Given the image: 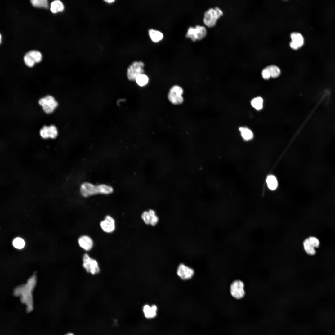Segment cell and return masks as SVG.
I'll return each mask as SVG.
<instances>
[{
  "instance_id": "cell-1",
  "label": "cell",
  "mask_w": 335,
  "mask_h": 335,
  "mask_svg": "<svg viewBox=\"0 0 335 335\" xmlns=\"http://www.w3.org/2000/svg\"><path fill=\"white\" fill-rule=\"evenodd\" d=\"M36 281L35 276L34 275L29 279L26 284L17 287L14 291L15 296L21 295V301L22 303L26 305V310L28 312H31L33 310L32 292L35 286Z\"/></svg>"
},
{
  "instance_id": "cell-2",
  "label": "cell",
  "mask_w": 335,
  "mask_h": 335,
  "mask_svg": "<svg viewBox=\"0 0 335 335\" xmlns=\"http://www.w3.org/2000/svg\"><path fill=\"white\" fill-rule=\"evenodd\" d=\"M113 187L104 184L94 185L88 182L83 183L80 187V192L84 197L98 194H109L113 192Z\"/></svg>"
},
{
  "instance_id": "cell-3",
  "label": "cell",
  "mask_w": 335,
  "mask_h": 335,
  "mask_svg": "<svg viewBox=\"0 0 335 335\" xmlns=\"http://www.w3.org/2000/svg\"><path fill=\"white\" fill-rule=\"evenodd\" d=\"M221 16L220 11L216 7L210 8L204 14L203 21L208 27H212L216 24L217 20Z\"/></svg>"
},
{
  "instance_id": "cell-4",
  "label": "cell",
  "mask_w": 335,
  "mask_h": 335,
  "mask_svg": "<svg viewBox=\"0 0 335 335\" xmlns=\"http://www.w3.org/2000/svg\"><path fill=\"white\" fill-rule=\"evenodd\" d=\"M144 63L141 61H135L128 67L127 70V76L131 81H135L139 75L144 74Z\"/></svg>"
},
{
  "instance_id": "cell-5",
  "label": "cell",
  "mask_w": 335,
  "mask_h": 335,
  "mask_svg": "<svg viewBox=\"0 0 335 335\" xmlns=\"http://www.w3.org/2000/svg\"><path fill=\"white\" fill-rule=\"evenodd\" d=\"M184 93L183 88L178 85L172 86L170 89L168 97L170 101L172 104L180 105L184 101L182 95Z\"/></svg>"
},
{
  "instance_id": "cell-6",
  "label": "cell",
  "mask_w": 335,
  "mask_h": 335,
  "mask_svg": "<svg viewBox=\"0 0 335 335\" xmlns=\"http://www.w3.org/2000/svg\"><path fill=\"white\" fill-rule=\"evenodd\" d=\"M38 103L42 106L44 111L47 114L52 113L58 105L57 101L51 95H47L40 99Z\"/></svg>"
},
{
  "instance_id": "cell-7",
  "label": "cell",
  "mask_w": 335,
  "mask_h": 335,
  "mask_svg": "<svg viewBox=\"0 0 335 335\" xmlns=\"http://www.w3.org/2000/svg\"><path fill=\"white\" fill-rule=\"evenodd\" d=\"M83 266L87 272L92 274L99 273L100 269L97 261L91 258L87 254L83 257Z\"/></svg>"
},
{
  "instance_id": "cell-8",
  "label": "cell",
  "mask_w": 335,
  "mask_h": 335,
  "mask_svg": "<svg viewBox=\"0 0 335 335\" xmlns=\"http://www.w3.org/2000/svg\"><path fill=\"white\" fill-rule=\"evenodd\" d=\"M243 283L239 280L234 281L230 287V293L232 296L236 299H239L243 298L245 295Z\"/></svg>"
},
{
  "instance_id": "cell-9",
  "label": "cell",
  "mask_w": 335,
  "mask_h": 335,
  "mask_svg": "<svg viewBox=\"0 0 335 335\" xmlns=\"http://www.w3.org/2000/svg\"><path fill=\"white\" fill-rule=\"evenodd\" d=\"M42 59L41 54L36 50H31L25 55L24 60L25 64L29 67H33L35 63L40 62Z\"/></svg>"
},
{
  "instance_id": "cell-10",
  "label": "cell",
  "mask_w": 335,
  "mask_h": 335,
  "mask_svg": "<svg viewBox=\"0 0 335 335\" xmlns=\"http://www.w3.org/2000/svg\"><path fill=\"white\" fill-rule=\"evenodd\" d=\"M194 273V270L192 269L183 264H181L179 265L177 270L178 275L184 280L191 279Z\"/></svg>"
},
{
  "instance_id": "cell-11",
  "label": "cell",
  "mask_w": 335,
  "mask_h": 335,
  "mask_svg": "<svg viewBox=\"0 0 335 335\" xmlns=\"http://www.w3.org/2000/svg\"><path fill=\"white\" fill-rule=\"evenodd\" d=\"M100 225L102 230L105 232L111 233L115 229V221L109 215L106 216L104 220L101 221Z\"/></svg>"
},
{
  "instance_id": "cell-12",
  "label": "cell",
  "mask_w": 335,
  "mask_h": 335,
  "mask_svg": "<svg viewBox=\"0 0 335 335\" xmlns=\"http://www.w3.org/2000/svg\"><path fill=\"white\" fill-rule=\"evenodd\" d=\"M292 39L290 42V45L291 48L294 50H297L303 45L304 39L302 35L300 33L294 32L290 35Z\"/></svg>"
},
{
  "instance_id": "cell-13",
  "label": "cell",
  "mask_w": 335,
  "mask_h": 335,
  "mask_svg": "<svg viewBox=\"0 0 335 335\" xmlns=\"http://www.w3.org/2000/svg\"><path fill=\"white\" fill-rule=\"evenodd\" d=\"M78 242L80 246L86 251L90 250L93 245L92 239L87 235L81 236L79 238Z\"/></svg>"
},
{
  "instance_id": "cell-14",
  "label": "cell",
  "mask_w": 335,
  "mask_h": 335,
  "mask_svg": "<svg viewBox=\"0 0 335 335\" xmlns=\"http://www.w3.org/2000/svg\"><path fill=\"white\" fill-rule=\"evenodd\" d=\"M157 307L154 305L150 306L148 305L144 306L143 311L145 317L148 319L155 318L157 315Z\"/></svg>"
},
{
  "instance_id": "cell-15",
  "label": "cell",
  "mask_w": 335,
  "mask_h": 335,
  "mask_svg": "<svg viewBox=\"0 0 335 335\" xmlns=\"http://www.w3.org/2000/svg\"><path fill=\"white\" fill-rule=\"evenodd\" d=\"M194 37L195 41L201 40L206 35V29L203 26L197 25L194 27Z\"/></svg>"
},
{
  "instance_id": "cell-16",
  "label": "cell",
  "mask_w": 335,
  "mask_h": 335,
  "mask_svg": "<svg viewBox=\"0 0 335 335\" xmlns=\"http://www.w3.org/2000/svg\"><path fill=\"white\" fill-rule=\"evenodd\" d=\"M266 182L268 188L271 190H275L278 187V182L277 179L273 175H270L267 176Z\"/></svg>"
},
{
  "instance_id": "cell-17",
  "label": "cell",
  "mask_w": 335,
  "mask_h": 335,
  "mask_svg": "<svg viewBox=\"0 0 335 335\" xmlns=\"http://www.w3.org/2000/svg\"><path fill=\"white\" fill-rule=\"evenodd\" d=\"M239 130L242 137L245 140L248 141L253 138V133L252 131L248 127H240L239 128Z\"/></svg>"
},
{
  "instance_id": "cell-18",
  "label": "cell",
  "mask_w": 335,
  "mask_h": 335,
  "mask_svg": "<svg viewBox=\"0 0 335 335\" xmlns=\"http://www.w3.org/2000/svg\"><path fill=\"white\" fill-rule=\"evenodd\" d=\"M149 34L152 40L155 42H159L163 37V34L161 32L152 29L149 30Z\"/></svg>"
},
{
  "instance_id": "cell-19",
  "label": "cell",
  "mask_w": 335,
  "mask_h": 335,
  "mask_svg": "<svg viewBox=\"0 0 335 335\" xmlns=\"http://www.w3.org/2000/svg\"><path fill=\"white\" fill-rule=\"evenodd\" d=\"M304 249L306 252L310 255H315L316 253L315 248L310 243L308 238H306L303 243Z\"/></svg>"
},
{
  "instance_id": "cell-20",
  "label": "cell",
  "mask_w": 335,
  "mask_h": 335,
  "mask_svg": "<svg viewBox=\"0 0 335 335\" xmlns=\"http://www.w3.org/2000/svg\"><path fill=\"white\" fill-rule=\"evenodd\" d=\"M64 9V6L60 0H56L53 1L51 4L50 10L53 13L62 12Z\"/></svg>"
},
{
  "instance_id": "cell-21",
  "label": "cell",
  "mask_w": 335,
  "mask_h": 335,
  "mask_svg": "<svg viewBox=\"0 0 335 335\" xmlns=\"http://www.w3.org/2000/svg\"><path fill=\"white\" fill-rule=\"evenodd\" d=\"M266 67L268 70L271 77L273 78H277L280 74V70L279 68L275 65H270Z\"/></svg>"
},
{
  "instance_id": "cell-22",
  "label": "cell",
  "mask_w": 335,
  "mask_h": 335,
  "mask_svg": "<svg viewBox=\"0 0 335 335\" xmlns=\"http://www.w3.org/2000/svg\"><path fill=\"white\" fill-rule=\"evenodd\" d=\"M251 105L256 110H260L263 108V99L261 97L254 98L251 101Z\"/></svg>"
},
{
  "instance_id": "cell-23",
  "label": "cell",
  "mask_w": 335,
  "mask_h": 335,
  "mask_svg": "<svg viewBox=\"0 0 335 335\" xmlns=\"http://www.w3.org/2000/svg\"><path fill=\"white\" fill-rule=\"evenodd\" d=\"M135 81L138 85L140 86H144L148 83L149 78L146 75L143 74L138 75Z\"/></svg>"
},
{
  "instance_id": "cell-24",
  "label": "cell",
  "mask_w": 335,
  "mask_h": 335,
  "mask_svg": "<svg viewBox=\"0 0 335 335\" xmlns=\"http://www.w3.org/2000/svg\"><path fill=\"white\" fill-rule=\"evenodd\" d=\"M30 2L32 4L36 7L46 8L48 7V2L47 0H32Z\"/></svg>"
},
{
  "instance_id": "cell-25",
  "label": "cell",
  "mask_w": 335,
  "mask_h": 335,
  "mask_svg": "<svg viewBox=\"0 0 335 335\" xmlns=\"http://www.w3.org/2000/svg\"><path fill=\"white\" fill-rule=\"evenodd\" d=\"M13 245L16 248L21 249L24 247L25 243L22 239L17 237L15 238L13 240Z\"/></svg>"
},
{
  "instance_id": "cell-26",
  "label": "cell",
  "mask_w": 335,
  "mask_h": 335,
  "mask_svg": "<svg viewBox=\"0 0 335 335\" xmlns=\"http://www.w3.org/2000/svg\"><path fill=\"white\" fill-rule=\"evenodd\" d=\"M41 136L43 138H50V130L49 126H44L40 132Z\"/></svg>"
},
{
  "instance_id": "cell-27",
  "label": "cell",
  "mask_w": 335,
  "mask_h": 335,
  "mask_svg": "<svg viewBox=\"0 0 335 335\" xmlns=\"http://www.w3.org/2000/svg\"><path fill=\"white\" fill-rule=\"evenodd\" d=\"M148 212L151 216V219L150 224L153 226L155 225L159 221V218L156 215L155 212L153 210L150 209Z\"/></svg>"
},
{
  "instance_id": "cell-28",
  "label": "cell",
  "mask_w": 335,
  "mask_h": 335,
  "mask_svg": "<svg viewBox=\"0 0 335 335\" xmlns=\"http://www.w3.org/2000/svg\"><path fill=\"white\" fill-rule=\"evenodd\" d=\"M311 244L315 248H318L320 245V242L319 239L314 236H310L308 237Z\"/></svg>"
},
{
  "instance_id": "cell-29",
  "label": "cell",
  "mask_w": 335,
  "mask_h": 335,
  "mask_svg": "<svg viewBox=\"0 0 335 335\" xmlns=\"http://www.w3.org/2000/svg\"><path fill=\"white\" fill-rule=\"evenodd\" d=\"M141 218L145 224H150L151 217L148 211L144 212L141 215Z\"/></svg>"
},
{
  "instance_id": "cell-30",
  "label": "cell",
  "mask_w": 335,
  "mask_h": 335,
  "mask_svg": "<svg viewBox=\"0 0 335 335\" xmlns=\"http://www.w3.org/2000/svg\"><path fill=\"white\" fill-rule=\"evenodd\" d=\"M50 130V137L51 138H55L57 136L58 131L56 127L54 125H51L49 126Z\"/></svg>"
},
{
  "instance_id": "cell-31",
  "label": "cell",
  "mask_w": 335,
  "mask_h": 335,
  "mask_svg": "<svg viewBox=\"0 0 335 335\" xmlns=\"http://www.w3.org/2000/svg\"><path fill=\"white\" fill-rule=\"evenodd\" d=\"M261 74L263 78L265 80H268L271 77L270 74L266 67L263 69Z\"/></svg>"
},
{
  "instance_id": "cell-32",
  "label": "cell",
  "mask_w": 335,
  "mask_h": 335,
  "mask_svg": "<svg viewBox=\"0 0 335 335\" xmlns=\"http://www.w3.org/2000/svg\"><path fill=\"white\" fill-rule=\"evenodd\" d=\"M104 1L105 2H107V3H112L113 2H114L115 0H104Z\"/></svg>"
},
{
  "instance_id": "cell-33",
  "label": "cell",
  "mask_w": 335,
  "mask_h": 335,
  "mask_svg": "<svg viewBox=\"0 0 335 335\" xmlns=\"http://www.w3.org/2000/svg\"><path fill=\"white\" fill-rule=\"evenodd\" d=\"M65 335H74L72 333H67V334H65Z\"/></svg>"
},
{
  "instance_id": "cell-34",
  "label": "cell",
  "mask_w": 335,
  "mask_h": 335,
  "mask_svg": "<svg viewBox=\"0 0 335 335\" xmlns=\"http://www.w3.org/2000/svg\"><path fill=\"white\" fill-rule=\"evenodd\" d=\"M1 35L0 34V43L1 42Z\"/></svg>"
}]
</instances>
